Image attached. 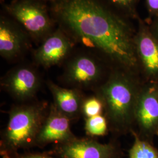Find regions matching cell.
<instances>
[{
  "instance_id": "44dd1931",
  "label": "cell",
  "mask_w": 158,
  "mask_h": 158,
  "mask_svg": "<svg viewBox=\"0 0 158 158\" xmlns=\"http://www.w3.org/2000/svg\"><path fill=\"white\" fill-rule=\"evenodd\" d=\"M34 1H40V2H44V3H52V2H54L55 1H56L57 0H34Z\"/></svg>"
},
{
  "instance_id": "30bf717a",
  "label": "cell",
  "mask_w": 158,
  "mask_h": 158,
  "mask_svg": "<svg viewBox=\"0 0 158 158\" xmlns=\"http://www.w3.org/2000/svg\"><path fill=\"white\" fill-rule=\"evenodd\" d=\"M71 120L51 104L48 114L36 138L35 147L61 144L76 139L70 129Z\"/></svg>"
},
{
  "instance_id": "8fae6325",
  "label": "cell",
  "mask_w": 158,
  "mask_h": 158,
  "mask_svg": "<svg viewBox=\"0 0 158 158\" xmlns=\"http://www.w3.org/2000/svg\"><path fill=\"white\" fill-rule=\"evenodd\" d=\"M137 21L134 44L138 62L149 75L158 76V39L140 17Z\"/></svg>"
},
{
  "instance_id": "5bb4252c",
  "label": "cell",
  "mask_w": 158,
  "mask_h": 158,
  "mask_svg": "<svg viewBox=\"0 0 158 158\" xmlns=\"http://www.w3.org/2000/svg\"><path fill=\"white\" fill-rule=\"evenodd\" d=\"M108 6L128 19H139L137 11L140 0H102Z\"/></svg>"
},
{
  "instance_id": "ffe728a7",
  "label": "cell",
  "mask_w": 158,
  "mask_h": 158,
  "mask_svg": "<svg viewBox=\"0 0 158 158\" xmlns=\"http://www.w3.org/2000/svg\"><path fill=\"white\" fill-rule=\"evenodd\" d=\"M149 26L153 34L158 39V17L154 18L152 23Z\"/></svg>"
},
{
  "instance_id": "8992f818",
  "label": "cell",
  "mask_w": 158,
  "mask_h": 158,
  "mask_svg": "<svg viewBox=\"0 0 158 158\" xmlns=\"http://www.w3.org/2000/svg\"><path fill=\"white\" fill-rule=\"evenodd\" d=\"M76 44L71 36L57 25L33 51L35 64L48 69L63 64L73 53Z\"/></svg>"
},
{
  "instance_id": "d6986e66",
  "label": "cell",
  "mask_w": 158,
  "mask_h": 158,
  "mask_svg": "<svg viewBox=\"0 0 158 158\" xmlns=\"http://www.w3.org/2000/svg\"><path fill=\"white\" fill-rule=\"evenodd\" d=\"M147 10L154 18L158 17V0H145Z\"/></svg>"
},
{
  "instance_id": "277c9868",
  "label": "cell",
  "mask_w": 158,
  "mask_h": 158,
  "mask_svg": "<svg viewBox=\"0 0 158 158\" xmlns=\"http://www.w3.org/2000/svg\"><path fill=\"white\" fill-rule=\"evenodd\" d=\"M3 12L19 23L33 42L40 44L56 28L48 4L34 0H12L2 3Z\"/></svg>"
},
{
  "instance_id": "6da1fadb",
  "label": "cell",
  "mask_w": 158,
  "mask_h": 158,
  "mask_svg": "<svg viewBox=\"0 0 158 158\" xmlns=\"http://www.w3.org/2000/svg\"><path fill=\"white\" fill-rule=\"evenodd\" d=\"M49 9L57 25L77 44L118 68L131 72L138 65L136 29L102 0H57Z\"/></svg>"
},
{
  "instance_id": "e0dca14e",
  "label": "cell",
  "mask_w": 158,
  "mask_h": 158,
  "mask_svg": "<svg viewBox=\"0 0 158 158\" xmlns=\"http://www.w3.org/2000/svg\"><path fill=\"white\" fill-rule=\"evenodd\" d=\"M104 110V106L101 99L97 96L85 97L82 106L81 115L85 119L101 115Z\"/></svg>"
},
{
  "instance_id": "7c38bea8",
  "label": "cell",
  "mask_w": 158,
  "mask_h": 158,
  "mask_svg": "<svg viewBox=\"0 0 158 158\" xmlns=\"http://www.w3.org/2000/svg\"><path fill=\"white\" fill-rule=\"evenodd\" d=\"M47 85L53 97V104L55 107L71 121L79 118L81 115L85 98L82 91L74 88L62 87L51 81Z\"/></svg>"
},
{
  "instance_id": "7a4b0ae2",
  "label": "cell",
  "mask_w": 158,
  "mask_h": 158,
  "mask_svg": "<svg viewBox=\"0 0 158 158\" xmlns=\"http://www.w3.org/2000/svg\"><path fill=\"white\" fill-rule=\"evenodd\" d=\"M49 107L45 102H34L12 108L1 135L0 152L2 158H10L20 149L35 147L36 138Z\"/></svg>"
},
{
  "instance_id": "ba28073f",
  "label": "cell",
  "mask_w": 158,
  "mask_h": 158,
  "mask_svg": "<svg viewBox=\"0 0 158 158\" xmlns=\"http://www.w3.org/2000/svg\"><path fill=\"white\" fill-rule=\"evenodd\" d=\"M33 42L25 29L5 12L0 15V55L6 61L21 59Z\"/></svg>"
},
{
  "instance_id": "9a60e30c",
  "label": "cell",
  "mask_w": 158,
  "mask_h": 158,
  "mask_svg": "<svg viewBox=\"0 0 158 158\" xmlns=\"http://www.w3.org/2000/svg\"><path fill=\"white\" fill-rule=\"evenodd\" d=\"M135 141L129 151V158H158V151L149 143L134 134Z\"/></svg>"
},
{
  "instance_id": "5b68a950",
  "label": "cell",
  "mask_w": 158,
  "mask_h": 158,
  "mask_svg": "<svg viewBox=\"0 0 158 158\" xmlns=\"http://www.w3.org/2000/svg\"><path fill=\"white\" fill-rule=\"evenodd\" d=\"M102 59L88 49L74 51L64 63L63 83L69 88L96 90L103 83L104 66Z\"/></svg>"
},
{
  "instance_id": "4fadbf2b",
  "label": "cell",
  "mask_w": 158,
  "mask_h": 158,
  "mask_svg": "<svg viewBox=\"0 0 158 158\" xmlns=\"http://www.w3.org/2000/svg\"><path fill=\"white\" fill-rule=\"evenodd\" d=\"M135 114L139 124L147 130L158 123V96L153 91H148L140 97L136 104Z\"/></svg>"
},
{
  "instance_id": "9c48e42d",
  "label": "cell",
  "mask_w": 158,
  "mask_h": 158,
  "mask_svg": "<svg viewBox=\"0 0 158 158\" xmlns=\"http://www.w3.org/2000/svg\"><path fill=\"white\" fill-rule=\"evenodd\" d=\"M49 152L58 158H122L121 151L114 143H102L91 138H76L57 144Z\"/></svg>"
},
{
  "instance_id": "2e32d148",
  "label": "cell",
  "mask_w": 158,
  "mask_h": 158,
  "mask_svg": "<svg viewBox=\"0 0 158 158\" xmlns=\"http://www.w3.org/2000/svg\"><path fill=\"white\" fill-rule=\"evenodd\" d=\"M85 130L91 136L104 135L107 130V119L102 114L85 119Z\"/></svg>"
},
{
  "instance_id": "ac0fdd59",
  "label": "cell",
  "mask_w": 158,
  "mask_h": 158,
  "mask_svg": "<svg viewBox=\"0 0 158 158\" xmlns=\"http://www.w3.org/2000/svg\"><path fill=\"white\" fill-rule=\"evenodd\" d=\"M8 158H58L54 156L49 152L32 153L25 152L23 153H17Z\"/></svg>"
},
{
  "instance_id": "52a82bcc",
  "label": "cell",
  "mask_w": 158,
  "mask_h": 158,
  "mask_svg": "<svg viewBox=\"0 0 158 158\" xmlns=\"http://www.w3.org/2000/svg\"><path fill=\"white\" fill-rule=\"evenodd\" d=\"M41 85V78L34 65L20 64L14 67L1 79V85L12 97L20 102L32 100Z\"/></svg>"
},
{
  "instance_id": "3957f363",
  "label": "cell",
  "mask_w": 158,
  "mask_h": 158,
  "mask_svg": "<svg viewBox=\"0 0 158 158\" xmlns=\"http://www.w3.org/2000/svg\"><path fill=\"white\" fill-rule=\"evenodd\" d=\"M129 72L120 68L95 90L102 102L108 118L119 129L130 124L135 110V89Z\"/></svg>"
}]
</instances>
